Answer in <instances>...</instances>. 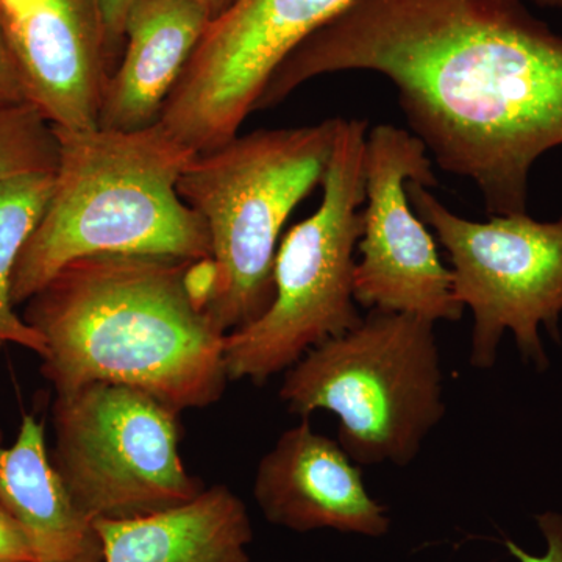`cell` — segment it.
Segmentation results:
<instances>
[{"label":"cell","instance_id":"cell-15","mask_svg":"<svg viewBox=\"0 0 562 562\" xmlns=\"http://www.w3.org/2000/svg\"><path fill=\"white\" fill-rule=\"evenodd\" d=\"M95 524L103 562H250L249 513L225 484L168 512Z\"/></svg>","mask_w":562,"mask_h":562},{"label":"cell","instance_id":"cell-18","mask_svg":"<svg viewBox=\"0 0 562 562\" xmlns=\"http://www.w3.org/2000/svg\"><path fill=\"white\" fill-rule=\"evenodd\" d=\"M135 0H94L101 18L103 43H105L106 61L111 74L121 61L125 47L128 14Z\"/></svg>","mask_w":562,"mask_h":562},{"label":"cell","instance_id":"cell-21","mask_svg":"<svg viewBox=\"0 0 562 562\" xmlns=\"http://www.w3.org/2000/svg\"><path fill=\"white\" fill-rule=\"evenodd\" d=\"M16 103H29L27 95L0 21V105Z\"/></svg>","mask_w":562,"mask_h":562},{"label":"cell","instance_id":"cell-7","mask_svg":"<svg viewBox=\"0 0 562 562\" xmlns=\"http://www.w3.org/2000/svg\"><path fill=\"white\" fill-rule=\"evenodd\" d=\"M179 414L122 384L57 394L52 464L81 512L94 522L138 519L198 497L206 486L181 460Z\"/></svg>","mask_w":562,"mask_h":562},{"label":"cell","instance_id":"cell-14","mask_svg":"<svg viewBox=\"0 0 562 562\" xmlns=\"http://www.w3.org/2000/svg\"><path fill=\"white\" fill-rule=\"evenodd\" d=\"M0 502L27 535L36 562H103L98 524L70 497L33 414H24L14 441L0 447Z\"/></svg>","mask_w":562,"mask_h":562},{"label":"cell","instance_id":"cell-20","mask_svg":"<svg viewBox=\"0 0 562 562\" xmlns=\"http://www.w3.org/2000/svg\"><path fill=\"white\" fill-rule=\"evenodd\" d=\"M543 538L547 541V552L542 557H532L525 552L517 543L506 541L509 553L519 562H562V516L557 513H546L536 517Z\"/></svg>","mask_w":562,"mask_h":562},{"label":"cell","instance_id":"cell-11","mask_svg":"<svg viewBox=\"0 0 562 562\" xmlns=\"http://www.w3.org/2000/svg\"><path fill=\"white\" fill-rule=\"evenodd\" d=\"M27 102L54 127H98L111 76L94 0H0Z\"/></svg>","mask_w":562,"mask_h":562},{"label":"cell","instance_id":"cell-5","mask_svg":"<svg viewBox=\"0 0 562 562\" xmlns=\"http://www.w3.org/2000/svg\"><path fill=\"white\" fill-rule=\"evenodd\" d=\"M280 401L308 419L328 412L358 465H408L446 414L435 324L372 312L284 372Z\"/></svg>","mask_w":562,"mask_h":562},{"label":"cell","instance_id":"cell-1","mask_svg":"<svg viewBox=\"0 0 562 562\" xmlns=\"http://www.w3.org/2000/svg\"><path fill=\"white\" fill-rule=\"evenodd\" d=\"M347 70L394 85L409 132L490 216L528 213L532 166L562 147V36L524 0H353L280 63L254 111Z\"/></svg>","mask_w":562,"mask_h":562},{"label":"cell","instance_id":"cell-19","mask_svg":"<svg viewBox=\"0 0 562 562\" xmlns=\"http://www.w3.org/2000/svg\"><path fill=\"white\" fill-rule=\"evenodd\" d=\"M0 562H36L27 535L0 502Z\"/></svg>","mask_w":562,"mask_h":562},{"label":"cell","instance_id":"cell-9","mask_svg":"<svg viewBox=\"0 0 562 562\" xmlns=\"http://www.w3.org/2000/svg\"><path fill=\"white\" fill-rule=\"evenodd\" d=\"M351 2L236 0L210 22L158 124L194 154L235 138L273 70Z\"/></svg>","mask_w":562,"mask_h":562},{"label":"cell","instance_id":"cell-8","mask_svg":"<svg viewBox=\"0 0 562 562\" xmlns=\"http://www.w3.org/2000/svg\"><path fill=\"white\" fill-rule=\"evenodd\" d=\"M409 202L449 257L453 290L473 317L471 364L490 369L512 331L525 361L549 366L539 328L560 341L562 216L536 221L528 213L476 222L447 209L428 188L408 183Z\"/></svg>","mask_w":562,"mask_h":562},{"label":"cell","instance_id":"cell-2","mask_svg":"<svg viewBox=\"0 0 562 562\" xmlns=\"http://www.w3.org/2000/svg\"><path fill=\"white\" fill-rule=\"evenodd\" d=\"M195 262L81 258L24 303L46 344L41 373L57 394L90 383L135 387L177 413L222 397L224 333L205 312Z\"/></svg>","mask_w":562,"mask_h":562},{"label":"cell","instance_id":"cell-23","mask_svg":"<svg viewBox=\"0 0 562 562\" xmlns=\"http://www.w3.org/2000/svg\"><path fill=\"white\" fill-rule=\"evenodd\" d=\"M524 2L535 3L542 9L562 10V0H524Z\"/></svg>","mask_w":562,"mask_h":562},{"label":"cell","instance_id":"cell-4","mask_svg":"<svg viewBox=\"0 0 562 562\" xmlns=\"http://www.w3.org/2000/svg\"><path fill=\"white\" fill-rule=\"evenodd\" d=\"M341 117L303 127L236 135L195 154L177 190L201 214L211 258L205 312L224 335L257 321L273 299L283 225L316 190Z\"/></svg>","mask_w":562,"mask_h":562},{"label":"cell","instance_id":"cell-17","mask_svg":"<svg viewBox=\"0 0 562 562\" xmlns=\"http://www.w3.org/2000/svg\"><path fill=\"white\" fill-rule=\"evenodd\" d=\"M58 140L54 125L32 103L0 105V184L38 173H54Z\"/></svg>","mask_w":562,"mask_h":562},{"label":"cell","instance_id":"cell-6","mask_svg":"<svg viewBox=\"0 0 562 562\" xmlns=\"http://www.w3.org/2000/svg\"><path fill=\"white\" fill-rule=\"evenodd\" d=\"M368 133V122L341 117L319 209L294 225L277 250L271 305L257 321L225 336L228 380L266 383L360 324L353 272L366 202Z\"/></svg>","mask_w":562,"mask_h":562},{"label":"cell","instance_id":"cell-13","mask_svg":"<svg viewBox=\"0 0 562 562\" xmlns=\"http://www.w3.org/2000/svg\"><path fill=\"white\" fill-rule=\"evenodd\" d=\"M210 22V14L191 0H135L98 127L136 132L157 125Z\"/></svg>","mask_w":562,"mask_h":562},{"label":"cell","instance_id":"cell-12","mask_svg":"<svg viewBox=\"0 0 562 562\" xmlns=\"http://www.w3.org/2000/svg\"><path fill=\"white\" fill-rule=\"evenodd\" d=\"M254 497L269 522L291 531L380 538L391 527L386 506L369 494L360 465L308 419L281 432L258 462Z\"/></svg>","mask_w":562,"mask_h":562},{"label":"cell","instance_id":"cell-16","mask_svg":"<svg viewBox=\"0 0 562 562\" xmlns=\"http://www.w3.org/2000/svg\"><path fill=\"white\" fill-rule=\"evenodd\" d=\"M54 173L20 177L0 184V350L13 344L40 358L46 353V344L16 313L11 284L21 250L49 201Z\"/></svg>","mask_w":562,"mask_h":562},{"label":"cell","instance_id":"cell-22","mask_svg":"<svg viewBox=\"0 0 562 562\" xmlns=\"http://www.w3.org/2000/svg\"><path fill=\"white\" fill-rule=\"evenodd\" d=\"M191 2L201 5L210 14L211 21L216 20L222 13H225L236 0H191Z\"/></svg>","mask_w":562,"mask_h":562},{"label":"cell","instance_id":"cell-3","mask_svg":"<svg viewBox=\"0 0 562 562\" xmlns=\"http://www.w3.org/2000/svg\"><path fill=\"white\" fill-rule=\"evenodd\" d=\"M54 131L57 171L43 216L18 258L14 306L81 258L210 260L205 222L177 190L194 151L160 124L136 132Z\"/></svg>","mask_w":562,"mask_h":562},{"label":"cell","instance_id":"cell-10","mask_svg":"<svg viewBox=\"0 0 562 562\" xmlns=\"http://www.w3.org/2000/svg\"><path fill=\"white\" fill-rule=\"evenodd\" d=\"M431 161L424 143L405 128L379 124L368 133L353 294L371 312L409 314L436 324L460 321L465 310L454 295L452 271L406 191L408 183L438 184Z\"/></svg>","mask_w":562,"mask_h":562}]
</instances>
